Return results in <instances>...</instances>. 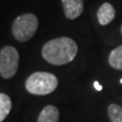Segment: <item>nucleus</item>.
<instances>
[{
    "mask_svg": "<svg viewBox=\"0 0 122 122\" xmlns=\"http://www.w3.org/2000/svg\"><path fill=\"white\" fill-rule=\"evenodd\" d=\"M20 54L12 46H4L0 51V75L8 79L13 77L18 69Z\"/></svg>",
    "mask_w": 122,
    "mask_h": 122,
    "instance_id": "20e7f679",
    "label": "nucleus"
},
{
    "mask_svg": "<svg viewBox=\"0 0 122 122\" xmlns=\"http://www.w3.org/2000/svg\"><path fill=\"white\" fill-rule=\"evenodd\" d=\"M116 15V11L115 8L113 7L112 4H110L108 2H105L99 7L98 12H97V16H98V20L99 24L102 25H107L110 24Z\"/></svg>",
    "mask_w": 122,
    "mask_h": 122,
    "instance_id": "423d86ee",
    "label": "nucleus"
},
{
    "mask_svg": "<svg viewBox=\"0 0 122 122\" xmlns=\"http://www.w3.org/2000/svg\"><path fill=\"white\" fill-rule=\"evenodd\" d=\"M108 116L110 122H122V107L117 104H110L108 106Z\"/></svg>",
    "mask_w": 122,
    "mask_h": 122,
    "instance_id": "9d476101",
    "label": "nucleus"
},
{
    "mask_svg": "<svg viewBox=\"0 0 122 122\" xmlns=\"http://www.w3.org/2000/svg\"><path fill=\"white\" fill-rule=\"evenodd\" d=\"M121 35H122V25H121Z\"/></svg>",
    "mask_w": 122,
    "mask_h": 122,
    "instance_id": "f8f14e48",
    "label": "nucleus"
},
{
    "mask_svg": "<svg viewBox=\"0 0 122 122\" xmlns=\"http://www.w3.org/2000/svg\"><path fill=\"white\" fill-rule=\"evenodd\" d=\"M59 110L53 105H48L42 110L37 122H58Z\"/></svg>",
    "mask_w": 122,
    "mask_h": 122,
    "instance_id": "0eeeda50",
    "label": "nucleus"
},
{
    "mask_svg": "<svg viewBox=\"0 0 122 122\" xmlns=\"http://www.w3.org/2000/svg\"><path fill=\"white\" fill-rule=\"evenodd\" d=\"M57 86L58 79L56 76L45 71L34 72L29 76L25 81V89L29 93L37 96H45L53 93Z\"/></svg>",
    "mask_w": 122,
    "mask_h": 122,
    "instance_id": "f03ea898",
    "label": "nucleus"
},
{
    "mask_svg": "<svg viewBox=\"0 0 122 122\" xmlns=\"http://www.w3.org/2000/svg\"><path fill=\"white\" fill-rule=\"evenodd\" d=\"M78 51L77 44L68 37L50 40L42 48L43 58L53 65H64L75 58Z\"/></svg>",
    "mask_w": 122,
    "mask_h": 122,
    "instance_id": "f257e3e1",
    "label": "nucleus"
},
{
    "mask_svg": "<svg viewBox=\"0 0 122 122\" xmlns=\"http://www.w3.org/2000/svg\"><path fill=\"white\" fill-rule=\"evenodd\" d=\"M94 86H95V89H96L97 91H102V89H103V86L99 83V81H95L94 82Z\"/></svg>",
    "mask_w": 122,
    "mask_h": 122,
    "instance_id": "9b49d317",
    "label": "nucleus"
},
{
    "mask_svg": "<svg viewBox=\"0 0 122 122\" xmlns=\"http://www.w3.org/2000/svg\"><path fill=\"white\" fill-rule=\"evenodd\" d=\"M37 16L34 13H25L14 20L11 28L13 37L20 42H26L30 40L38 29Z\"/></svg>",
    "mask_w": 122,
    "mask_h": 122,
    "instance_id": "7ed1b4c3",
    "label": "nucleus"
},
{
    "mask_svg": "<svg viewBox=\"0 0 122 122\" xmlns=\"http://www.w3.org/2000/svg\"><path fill=\"white\" fill-rule=\"evenodd\" d=\"M11 110V100L6 94L0 93V122L4 121Z\"/></svg>",
    "mask_w": 122,
    "mask_h": 122,
    "instance_id": "1a4fd4ad",
    "label": "nucleus"
},
{
    "mask_svg": "<svg viewBox=\"0 0 122 122\" xmlns=\"http://www.w3.org/2000/svg\"><path fill=\"white\" fill-rule=\"evenodd\" d=\"M120 82H121V83H122V79H120Z\"/></svg>",
    "mask_w": 122,
    "mask_h": 122,
    "instance_id": "ddd939ff",
    "label": "nucleus"
},
{
    "mask_svg": "<svg viewBox=\"0 0 122 122\" xmlns=\"http://www.w3.org/2000/svg\"><path fill=\"white\" fill-rule=\"evenodd\" d=\"M65 16L68 20H75L83 11L82 0H61Z\"/></svg>",
    "mask_w": 122,
    "mask_h": 122,
    "instance_id": "39448f33",
    "label": "nucleus"
},
{
    "mask_svg": "<svg viewBox=\"0 0 122 122\" xmlns=\"http://www.w3.org/2000/svg\"><path fill=\"white\" fill-rule=\"evenodd\" d=\"M108 63L116 70H122V45L113 49L109 54Z\"/></svg>",
    "mask_w": 122,
    "mask_h": 122,
    "instance_id": "6e6552de",
    "label": "nucleus"
}]
</instances>
